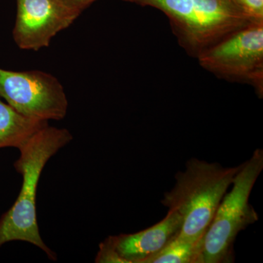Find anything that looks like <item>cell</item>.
<instances>
[{
    "label": "cell",
    "mask_w": 263,
    "mask_h": 263,
    "mask_svg": "<svg viewBox=\"0 0 263 263\" xmlns=\"http://www.w3.org/2000/svg\"><path fill=\"white\" fill-rule=\"evenodd\" d=\"M72 140L67 129L46 126L18 148L15 168L23 176L18 198L0 219V247L12 240H22L39 247L48 258L57 255L45 245L38 228L36 195L41 175L48 161Z\"/></svg>",
    "instance_id": "obj_1"
},
{
    "label": "cell",
    "mask_w": 263,
    "mask_h": 263,
    "mask_svg": "<svg viewBox=\"0 0 263 263\" xmlns=\"http://www.w3.org/2000/svg\"><path fill=\"white\" fill-rule=\"evenodd\" d=\"M239 168L240 165L223 167L216 162L193 158L187 161L184 171L176 174L174 187L164 193L161 203L181 216L180 237L203 238Z\"/></svg>",
    "instance_id": "obj_2"
},
{
    "label": "cell",
    "mask_w": 263,
    "mask_h": 263,
    "mask_svg": "<svg viewBox=\"0 0 263 263\" xmlns=\"http://www.w3.org/2000/svg\"><path fill=\"white\" fill-rule=\"evenodd\" d=\"M160 10L178 43L190 56L252 24L232 0H122Z\"/></svg>",
    "instance_id": "obj_3"
},
{
    "label": "cell",
    "mask_w": 263,
    "mask_h": 263,
    "mask_svg": "<svg viewBox=\"0 0 263 263\" xmlns=\"http://www.w3.org/2000/svg\"><path fill=\"white\" fill-rule=\"evenodd\" d=\"M262 170L263 150L257 148L240 164L231 190L226 193L216 209L204 235L200 263L232 262L237 236L258 220L249 197Z\"/></svg>",
    "instance_id": "obj_4"
},
{
    "label": "cell",
    "mask_w": 263,
    "mask_h": 263,
    "mask_svg": "<svg viewBox=\"0 0 263 263\" xmlns=\"http://www.w3.org/2000/svg\"><path fill=\"white\" fill-rule=\"evenodd\" d=\"M199 64L218 77L252 85L263 95V23L250 24L208 48Z\"/></svg>",
    "instance_id": "obj_5"
},
{
    "label": "cell",
    "mask_w": 263,
    "mask_h": 263,
    "mask_svg": "<svg viewBox=\"0 0 263 263\" xmlns=\"http://www.w3.org/2000/svg\"><path fill=\"white\" fill-rule=\"evenodd\" d=\"M0 97L19 113L37 120H62L68 109L61 83L43 71L0 68Z\"/></svg>",
    "instance_id": "obj_6"
},
{
    "label": "cell",
    "mask_w": 263,
    "mask_h": 263,
    "mask_svg": "<svg viewBox=\"0 0 263 263\" xmlns=\"http://www.w3.org/2000/svg\"><path fill=\"white\" fill-rule=\"evenodd\" d=\"M13 39L21 49L38 51L81 15L60 0H16Z\"/></svg>",
    "instance_id": "obj_7"
},
{
    "label": "cell",
    "mask_w": 263,
    "mask_h": 263,
    "mask_svg": "<svg viewBox=\"0 0 263 263\" xmlns=\"http://www.w3.org/2000/svg\"><path fill=\"white\" fill-rule=\"evenodd\" d=\"M181 226V216L168 211L162 221L148 229L132 234L110 236L107 239L122 263H144L179 233Z\"/></svg>",
    "instance_id": "obj_8"
},
{
    "label": "cell",
    "mask_w": 263,
    "mask_h": 263,
    "mask_svg": "<svg viewBox=\"0 0 263 263\" xmlns=\"http://www.w3.org/2000/svg\"><path fill=\"white\" fill-rule=\"evenodd\" d=\"M48 124L46 121L26 117L0 100V148H19Z\"/></svg>",
    "instance_id": "obj_9"
},
{
    "label": "cell",
    "mask_w": 263,
    "mask_h": 263,
    "mask_svg": "<svg viewBox=\"0 0 263 263\" xmlns=\"http://www.w3.org/2000/svg\"><path fill=\"white\" fill-rule=\"evenodd\" d=\"M202 240L181 238L179 233L144 263H200Z\"/></svg>",
    "instance_id": "obj_10"
},
{
    "label": "cell",
    "mask_w": 263,
    "mask_h": 263,
    "mask_svg": "<svg viewBox=\"0 0 263 263\" xmlns=\"http://www.w3.org/2000/svg\"><path fill=\"white\" fill-rule=\"evenodd\" d=\"M254 24L263 23V0H232Z\"/></svg>",
    "instance_id": "obj_11"
},
{
    "label": "cell",
    "mask_w": 263,
    "mask_h": 263,
    "mask_svg": "<svg viewBox=\"0 0 263 263\" xmlns=\"http://www.w3.org/2000/svg\"><path fill=\"white\" fill-rule=\"evenodd\" d=\"M60 1L71 9L77 10L81 13L97 0H60Z\"/></svg>",
    "instance_id": "obj_12"
}]
</instances>
